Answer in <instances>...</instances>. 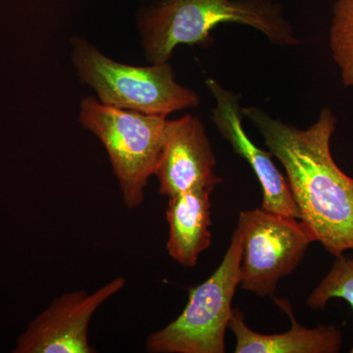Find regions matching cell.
<instances>
[{
    "mask_svg": "<svg viewBox=\"0 0 353 353\" xmlns=\"http://www.w3.org/2000/svg\"><path fill=\"white\" fill-rule=\"evenodd\" d=\"M211 192L208 189L192 190L169 197L167 250L183 266H196L201 253L211 245Z\"/></svg>",
    "mask_w": 353,
    "mask_h": 353,
    "instance_id": "cell-11",
    "label": "cell"
},
{
    "mask_svg": "<svg viewBox=\"0 0 353 353\" xmlns=\"http://www.w3.org/2000/svg\"><path fill=\"white\" fill-rule=\"evenodd\" d=\"M241 238L238 229L220 266L190 290L189 303L176 319L146 341L154 353H223L233 299L241 283Z\"/></svg>",
    "mask_w": 353,
    "mask_h": 353,
    "instance_id": "cell-5",
    "label": "cell"
},
{
    "mask_svg": "<svg viewBox=\"0 0 353 353\" xmlns=\"http://www.w3.org/2000/svg\"><path fill=\"white\" fill-rule=\"evenodd\" d=\"M271 154L284 166L301 220L327 252L353 250V179L334 162L331 139L336 118L328 108L307 129L274 119L259 108L241 109Z\"/></svg>",
    "mask_w": 353,
    "mask_h": 353,
    "instance_id": "cell-1",
    "label": "cell"
},
{
    "mask_svg": "<svg viewBox=\"0 0 353 353\" xmlns=\"http://www.w3.org/2000/svg\"><path fill=\"white\" fill-rule=\"evenodd\" d=\"M79 120L105 148L125 205L139 208L161 157L167 117L111 108L88 97L81 102Z\"/></svg>",
    "mask_w": 353,
    "mask_h": 353,
    "instance_id": "cell-4",
    "label": "cell"
},
{
    "mask_svg": "<svg viewBox=\"0 0 353 353\" xmlns=\"http://www.w3.org/2000/svg\"><path fill=\"white\" fill-rule=\"evenodd\" d=\"M226 23L254 28L277 46L299 43L283 9L270 0H160L139 18L146 60L166 63L181 44L211 43V32Z\"/></svg>",
    "mask_w": 353,
    "mask_h": 353,
    "instance_id": "cell-2",
    "label": "cell"
},
{
    "mask_svg": "<svg viewBox=\"0 0 353 353\" xmlns=\"http://www.w3.org/2000/svg\"><path fill=\"white\" fill-rule=\"evenodd\" d=\"M206 85L216 102L211 119L223 138L231 143L236 154L248 161L259 179L263 194L261 208L301 220V211L289 183L272 160L273 155L254 145L245 134L239 95L225 90L214 79H208Z\"/></svg>",
    "mask_w": 353,
    "mask_h": 353,
    "instance_id": "cell-9",
    "label": "cell"
},
{
    "mask_svg": "<svg viewBox=\"0 0 353 353\" xmlns=\"http://www.w3.org/2000/svg\"><path fill=\"white\" fill-rule=\"evenodd\" d=\"M72 59L83 83L92 87L104 105L159 115L196 108L199 97L176 82L169 63L136 67L114 61L85 39L72 41Z\"/></svg>",
    "mask_w": 353,
    "mask_h": 353,
    "instance_id": "cell-3",
    "label": "cell"
},
{
    "mask_svg": "<svg viewBox=\"0 0 353 353\" xmlns=\"http://www.w3.org/2000/svg\"><path fill=\"white\" fill-rule=\"evenodd\" d=\"M125 285V278H115L92 294L78 290L57 297L21 334L14 352H95L88 343L90 319Z\"/></svg>",
    "mask_w": 353,
    "mask_h": 353,
    "instance_id": "cell-7",
    "label": "cell"
},
{
    "mask_svg": "<svg viewBox=\"0 0 353 353\" xmlns=\"http://www.w3.org/2000/svg\"><path fill=\"white\" fill-rule=\"evenodd\" d=\"M334 299H345L353 309V259L343 254L336 256L331 270L311 292L306 304L313 310H320Z\"/></svg>",
    "mask_w": 353,
    "mask_h": 353,
    "instance_id": "cell-13",
    "label": "cell"
},
{
    "mask_svg": "<svg viewBox=\"0 0 353 353\" xmlns=\"http://www.w3.org/2000/svg\"><path fill=\"white\" fill-rule=\"evenodd\" d=\"M241 289L259 296H273L279 281L299 266L316 241L307 225L296 218L262 208L241 211Z\"/></svg>",
    "mask_w": 353,
    "mask_h": 353,
    "instance_id": "cell-6",
    "label": "cell"
},
{
    "mask_svg": "<svg viewBox=\"0 0 353 353\" xmlns=\"http://www.w3.org/2000/svg\"><path fill=\"white\" fill-rule=\"evenodd\" d=\"M292 322V328L284 334L256 333L245 324V316L233 308L229 329L236 336V353H336L341 352L343 334L336 326L309 329L299 324L292 313L289 301L273 296Z\"/></svg>",
    "mask_w": 353,
    "mask_h": 353,
    "instance_id": "cell-10",
    "label": "cell"
},
{
    "mask_svg": "<svg viewBox=\"0 0 353 353\" xmlns=\"http://www.w3.org/2000/svg\"><path fill=\"white\" fill-rule=\"evenodd\" d=\"M330 46L343 83L353 87V0H336L334 3Z\"/></svg>",
    "mask_w": 353,
    "mask_h": 353,
    "instance_id": "cell-12",
    "label": "cell"
},
{
    "mask_svg": "<svg viewBox=\"0 0 353 353\" xmlns=\"http://www.w3.org/2000/svg\"><path fill=\"white\" fill-rule=\"evenodd\" d=\"M216 158L205 128L197 117L168 120L166 138L154 176L159 192L168 197L189 192L214 190L222 179L214 173Z\"/></svg>",
    "mask_w": 353,
    "mask_h": 353,
    "instance_id": "cell-8",
    "label": "cell"
}]
</instances>
